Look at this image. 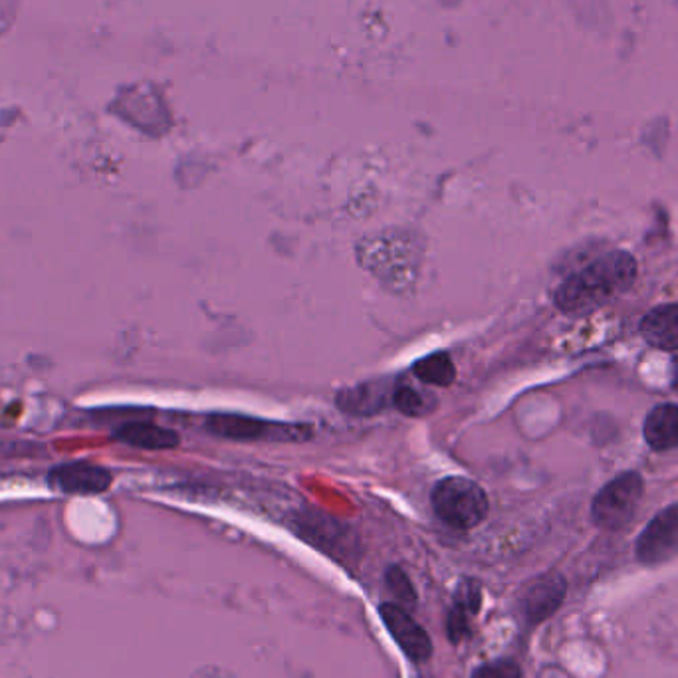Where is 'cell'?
I'll list each match as a JSON object with an SVG mask.
<instances>
[{
  "label": "cell",
  "instance_id": "obj_4",
  "mask_svg": "<svg viewBox=\"0 0 678 678\" xmlns=\"http://www.w3.org/2000/svg\"><path fill=\"white\" fill-rule=\"evenodd\" d=\"M207 429L222 437L232 440H278V442H289V440H304L309 437L308 429L286 425V423H270V420L252 419V417H240V415H212L207 420Z\"/></svg>",
  "mask_w": 678,
  "mask_h": 678
},
{
  "label": "cell",
  "instance_id": "obj_9",
  "mask_svg": "<svg viewBox=\"0 0 678 678\" xmlns=\"http://www.w3.org/2000/svg\"><path fill=\"white\" fill-rule=\"evenodd\" d=\"M393 390L390 381H368L358 387H350L338 393L336 403L341 411L358 415V417H370L378 415L380 411L387 407V401H393Z\"/></svg>",
  "mask_w": 678,
  "mask_h": 678
},
{
  "label": "cell",
  "instance_id": "obj_7",
  "mask_svg": "<svg viewBox=\"0 0 678 678\" xmlns=\"http://www.w3.org/2000/svg\"><path fill=\"white\" fill-rule=\"evenodd\" d=\"M566 579L559 573H548L528 583V588L522 593V613L532 625H538L542 621L551 617L558 611L561 601L566 598Z\"/></svg>",
  "mask_w": 678,
  "mask_h": 678
},
{
  "label": "cell",
  "instance_id": "obj_12",
  "mask_svg": "<svg viewBox=\"0 0 678 678\" xmlns=\"http://www.w3.org/2000/svg\"><path fill=\"white\" fill-rule=\"evenodd\" d=\"M116 439L143 450H170L179 445L177 433L151 423H130L116 433Z\"/></svg>",
  "mask_w": 678,
  "mask_h": 678
},
{
  "label": "cell",
  "instance_id": "obj_8",
  "mask_svg": "<svg viewBox=\"0 0 678 678\" xmlns=\"http://www.w3.org/2000/svg\"><path fill=\"white\" fill-rule=\"evenodd\" d=\"M48 480L64 494H101L111 486V472L90 462H70L52 469Z\"/></svg>",
  "mask_w": 678,
  "mask_h": 678
},
{
  "label": "cell",
  "instance_id": "obj_6",
  "mask_svg": "<svg viewBox=\"0 0 678 678\" xmlns=\"http://www.w3.org/2000/svg\"><path fill=\"white\" fill-rule=\"evenodd\" d=\"M381 621L390 628L391 637L401 650L415 663H423L433 655V643L425 628L400 605L383 603L380 608Z\"/></svg>",
  "mask_w": 678,
  "mask_h": 678
},
{
  "label": "cell",
  "instance_id": "obj_2",
  "mask_svg": "<svg viewBox=\"0 0 678 678\" xmlns=\"http://www.w3.org/2000/svg\"><path fill=\"white\" fill-rule=\"evenodd\" d=\"M433 510L450 528H477L489 514V496L474 480L449 477L440 480L430 494Z\"/></svg>",
  "mask_w": 678,
  "mask_h": 678
},
{
  "label": "cell",
  "instance_id": "obj_11",
  "mask_svg": "<svg viewBox=\"0 0 678 678\" xmlns=\"http://www.w3.org/2000/svg\"><path fill=\"white\" fill-rule=\"evenodd\" d=\"M645 440L655 450L678 447V405H658L645 420Z\"/></svg>",
  "mask_w": 678,
  "mask_h": 678
},
{
  "label": "cell",
  "instance_id": "obj_14",
  "mask_svg": "<svg viewBox=\"0 0 678 678\" xmlns=\"http://www.w3.org/2000/svg\"><path fill=\"white\" fill-rule=\"evenodd\" d=\"M437 400H430L425 393L413 390L411 385H395L393 405L407 417H425L435 407Z\"/></svg>",
  "mask_w": 678,
  "mask_h": 678
},
{
  "label": "cell",
  "instance_id": "obj_1",
  "mask_svg": "<svg viewBox=\"0 0 678 678\" xmlns=\"http://www.w3.org/2000/svg\"><path fill=\"white\" fill-rule=\"evenodd\" d=\"M635 278L637 260L625 250H613L569 276L556 292V306L569 316H583L625 294Z\"/></svg>",
  "mask_w": 678,
  "mask_h": 678
},
{
  "label": "cell",
  "instance_id": "obj_10",
  "mask_svg": "<svg viewBox=\"0 0 678 678\" xmlns=\"http://www.w3.org/2000/svg\"><path fill=\"white\" fill-rule=\"evenodd\" d=\"M641 336L658 350L678 351V304L648 311L641 321Z\"/></svg>",
  "mask_w": 678,
  "mask_h": 678
},
{
  "label": "cell",
  "instance_id": "obj_3",
  "mask_svg": "<svg viewBox=\"0 0 678 678\" xmlns=\"http://www.w3.org/2000/svg\"><path fill=\"white\" fill-rule=\"evenodd\" d=\"M645 492L643 479L637 472H623L599 490L591 506V518L603 529H621L635 516Z\"/></svg>",
  "mask_w": 678,
  "mask_h": 678
},
{
  "label": "cell",
  "instance_id": "obj_16",
  "mask_svg": "<svg viewBox=\"0 0 678 678\" xmlns=\"http://www.w3.org/2000/svg\"><path fill=\"white\" fill-rule=\"evenodd\" d=\"M482 605V588L474 579H462L455 591V608L462 609L470 617L477 615Z\"/></svg>",
  "mask_w": 678,
  "mask_h": 678
},
{
  "label": "cell",
  "instance_id": "obj_15",
  "mask_svg": "<svg viewBox=\"0 0 678 678\" xmlns=\"http://www.w3.org/2000/svg\"><path fill=\"white\" fill-rule=\"evenodd\" d=\"M385 579H387L391 593L400 599L403 605H409V608L415 605V601H417V591L413 588L409 576H407L400 566H391V568L387 569V573H385Z\"/></svg>",
  "mask_w": 678,
  "mask_h": 678
},
{
  "label": "cell",
  "instance_id": "obj_5",
  "mask_svg": "<svg viewBox=\"0 0 678 678\" xmlns=\"http://www.w3.org/2000/svg\"><path fill=\"white\" fill-rule=\"evenodd\" d=\"M637 558L645 566H658L678 554V504L658 512L637 539Z\"/></svg>",
  "mask_w": 678,
  "mask_h": 678
},
{
  "label": "cell",
  "instance_id": "obj_13",
  "mask_svg": "<svg viewBox=\"0 0 678 678\" xmlns=\"http://www.w3.org/2000/svg\"><path fill=\"white\" fill-rule=\"evenodd\" d=\"M415 378L425 385L450 387L457 380V368L447 353H430L413 365Z\"/></svg>",
  "mask_w": 678,
  "mask_h": 678
},
{
  "label": "cell",
  "instance_id": "obj_18",
  "mask_svg": "<svg viewBox=\"0 0 678 678\" xmlns=\"http://www.w3.org/2000/svg\"><path fill=\"white\" fill-rule=\"evenodd\" d=\"M469 613H464L462 609L455 608L449 615V638L452 643H460L462 638L469 637Z\"/></svg>",
  "mask_w": 678,
  "mask_h": 678
},
{
  "label": "cell",
  "instance_id": "obj_17",
  "mask_svg": "<svg viewBox=\"0 0 678 678\" xmlns=\"http://www.w3.org/2000/svg\"><path fill=\"white\" fill-rule=\"evenodd\" d=\"M470 678H522V670L514 660L502 658L477 668Z\"/></svg>",
  "mask_w": 678,
  "mask_h": 678
},
{
  "label": "cell",
  "instance_id": "obj_19",
  "mask_svg": "<svg viewBox=\"0 0 678 678\" xmlns=\"http://www.w3.org/2000/svg\"><path fill=\"white\" fill-rule=\"evenodd\" d=\"M670 383L678 391V356H675L670 361Z\"/></svg>",
  "mask_w": 678,
  "mask_h": 678
}]
</instances>
